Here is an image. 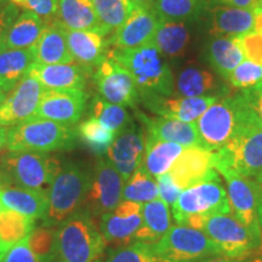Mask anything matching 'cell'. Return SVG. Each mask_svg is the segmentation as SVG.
<instances>
[{"label":"cell","mask_w":262,"mask_h":262,"mask_svg":"<svg viewBox=\"0 0 262 262\" xmlns=\"http://www.w3.org/2000/svg\"><path fill=\"white\" fill-rule=\"evenodd\" d=\"M97 90L108 102L123 107H135L140 94L131 74L122 64L106 56L94 74Z\"/></svg>","instance_id":"13"},{"label":"cell","mask_w":262,"mask_h":262,"mask_svg":"<svg viewBox=\"0 0 262 262\" xmlns=\"http://www.w3.org/2000/svg\"><path fill=\"white\" fill-rule=\"evenodd\" d=\"M94 262H102V261H101V260H100V258H98V260H96V261H94Z\"/></svg>","instance_id":"59"},{"label":"cell","mask_w":262,"mask_h":262,"mask_svg":"<svg viewBox=\"0 0 262 262\" xmlns=\"http://www.w3.org/2000/svg\"><path fill=\"white\" fill-rule=\"evenodd\" d=\"M107 34L114 33L130 17L137 6L131 0H91Z\"/></svg>","instance_id":"35"},{"label":"cell","mask_w":262,"mask_h":262,"mask_svg":"<svg viewBox=\"0 0 262 262\" xmlns=\"http://www.w3.org/2000/svg\"><path fill=\"white\" fill-rule=\"evenodd\" d=\"M107 56L129 72L140 98L152 95L169 96L173 90V75L155 42L135 49H111Z\"/></svg>","instance_id":"1"},{"label":"cell","mask_w":262,"mask_h":262,"mask_svg":"<svg viewBox=\"0 0 262 262\" xmlns=\"http://www.w3.org/2000/svg\"><path fill=\"white\" fill-rule=\"evenodd\" d=\"M62 163L40 152H9L0 156V182L48 194Z\"/></svg>","instance_id":"6"},{"label":"cell","mask_w":262,"mask_h":262,"mask_svg":"<svg viewBox=\"0 0 262 262\" xmlns=\"http://www.w3.org/2000/svg\"><path fill=\"white\" fill-rule=\"evenodd\" d=\"M0 199L5 208L21 212L29 217L44 219L48 210V194L0 182Z\"/></svg>","instance_id":"27"},{"label":"cell","mask_w":262,"mask_h":262,"mask_svg":"<svg viewBox=\"0 0 262 262\" xmlns=\"http://www.w3.org/2000/svg\"><path fill=\"white\" fill-rule=\"evenodd\" d=\"M106 262H160L153 244L134 242L111 251Z\"/></svg>","instance_id":"41"},{"label":"cell","mask_w":262,"mask_h":262,"mask_svg":"<svg viewBox=\"0 0 262 262\" xmlns=\"http://www.w3.org/2000/svg\"><path fill=\"white\" fill-rule=\"evenodd\" d=\"M5 97H6V94L3 90H0V106H2L3 102H4Z\"/></svg>","instance_id":"55"},{"label":"cell","mask_w":262,"mask_h":262,"mask_svg":"<svg viewBox=\"0 0 262 262\" xmlns=\"http://www.w3.org/2000/svg\"><path fill=\"white\" fill-rule=\"evenodd\" d=\"M255 11L234 6H220L212 11L211 34L216 38H239L255 31Z\"/></svg>","instance_id":"26"},{"label":"cell","mask_w":262,"mask_h":262,"mask_svg":"<svg viewBox=\"0 0 262 262\" xmlns=\"http://www.w3.org/2000/svg\"><path fill=\"white\" fill-rule=\"evenodd\" d=\"M0 209H2V199H0Z\"/></svg>","instance_id":"60"},{"label":"cell","mask_w":262,"mask_h":262,"mask_svg":"<svg viewBox=\"0 0 262 262\" xmlns=\"http://www.w3.org/2000/svg\"><path fill=\"white\" fill-rule=\"evenodd\" d=\"M6 253H8V251H5L4 249H3L2 247H0V261L3 260V257L5 256V254H6Z\"/></svg>","instance_id":"56"},{"label":"cell","mask_w":262,"mask_h":262,"mask_svg":"<svg viewBox=\"0 0 262 262\" xmlns=\"http://www.w3.org/2000/svg\"><path fill=\"white\" fill-rule=\"evenodd\" d=\"M214 168L226 180L229 205H232L235 219L248 229L256 247H258L262 243V232L258 222L256 193L253 182L235 171L227 163L219 159L216 155Z\"/></svg>","instance_id":"9"},{"label":"cell","mask_w":262,"mask_h":262,"mask_svg":"<svg viewBox=\"0 0 262 262\" xmlns=\"http://www.w3.org/2000/svg\"><path fill=\"white\" fill-rule=\"evenodd\" d=\"M26 5L27 10L35 12L47 22L57 18L58 0H26Z\"/></svg>","instance_id":"47"},{"label":"cell","mask_w":262,"mask_h":262,"mask_svg":"<svg viewBox=\"0 0 262 262\" xmlns=\"http://www.w3.org/2000/svg\"><path fill=\"white\" fill-rule=\"evenodd\" d=\"M0 262H48V261L42 260V258L37 256V255L33 253L31 249L28 248V245L26 244V242L24 241L21 242V243L14 245V247L10 249Z\"/></svg>","instance_id":"48"},{"label":"cell","mask_w":262,"mask_h":262,"mask_svg":"<svg viewBox=\"0 0 262 262\" xmlns=\"http://www.w3.org/2000/svg\"><path fill=\"white\" fill-rule=\"evenodd\" d=\"M27 74L37 79L47 90H84L86 85V71L78 63L42 64L33 62Z\"/></svg>","instance_id":"21"},{"label":"cell","mask_w":262,"mask_h":262,"mask_svg":"<svg viewBox=\"0 0 262 262\" xmlns=\"http://www.w3.org/2000/svg\"><path fill=\"white\" fill-rule=\"evenodd\" d=\"M239 120L232 139L215 155L251 181L262 178V125L239 101Z\"/></svg>","instance_id":"4"},{"label":"cell","mask_w":262,"mask_h":262,"mask_svg":"<svg viewBox=\"0 0 262 262\" xmlns=\"http://www.w3.org/2000/svg\"><path fill=\"white\" fill-rule=\"evenodd\" d=\"M158 196V185L155 181V178L143 166H140L131 175L123 189V198L125 201L140 203V204L155 201Z\"/></svg>","instance_id":"37"},{"label":"cell","mask_w":262,"mask_h":262,"mask_svg":"<svg viewBox=\"0 0 262 262\" xmlns=\"http://www.w3.org/2000/svg\"><path fill=\"white\" fill-rule=\"evenodd\" d=\"M201 231L220 248L222 255L229 258H243L250 254L256 244L250 233L235 216L216 214L203 221Z\"/></svg>","instance_id":"12"},{"label":"cell","mask_w":262,"mask_h":262,"mask_svg":"<svg viewBox=\"0 0 262 262\" xmlns=\"http://www.w3.org/2000/svg\"><path fill=\"white\" fill-rule=\"evenodd\" d=\"M124 179L108 159H98L95 164L91 182L84 206L94 219L102 217L122 202Z\"/></svg>","instance_id":"11"},{"label":"cell","mask_w":262,"mask_h":262,"mask_svg":"<svg viewBox=\"0 0 262 262\" xmlns=\"http://www.w3.org/2000/svg\"><path fill=\"white\" fill-rule=\"evenodd\" d=\"M247 60L262 66V33L250 32L238 38Z\"/></svg>","instance_id":"45"},{"label":"cell","mask_w":262,"mask_h":262,"mask_svg":"<svg viewBox=\"0 0 262 262\" xmlns=\"http://www.w3.org/2000/svg\"><path fill=\"white\" fill-rule=\"evenodd\" d=\"M48 22L40 16L25 10L16 18L11 27L0 42V48L5 49H32L47 28Z\"/></svg>","instance_id":"28"},{"label":"cell","mask_w":262,"mask_h":262,"mask_svg":"<svg viewBox=\"0 0 262 262\" xmlns=\"http://www.w3.org/2000/svg\"><path fill=\"white\" fill-rule=\"evenodd\" d=\"M35 228V219L9 208L0 209V247L9 251L24 242Z\"/></svg>","instance_id":"32"},{"label":"cell","mask_w":262,"mask_h":262,"mask_svg":"<svg viewBox=\"0 0 262 262\" xmlns=\"http://www.w3.org/2000/svg\"><path fill=\"white\" fill-rule=\"evenodd\" d=\"M171 224L169 205L156 198L142 205V224L137 229L134 242L156 244L168 232Z\"/></svg>","instance_id":"30"},{"label":"cell","mask_w":262,"mask_h":262,"mask_svg":"<svg viewBox=\"0 0 262 262\" xmlns=\"http://www.w3.org/2000/svg\"><path fill=\"white\" fill-rule=\"evenodd\" d=\"M201 0H155V10L162 21L183 22L198 14Z\"/></svg>","instance_id":"40"},{"label":"cell","mask_w":262,"mask_h":262,"mask_svg":"<svg viewBox=\"0 0 262 262\" xmlns=\"http://www.w3.org/2000/svg\"><path fill=\"white\" fill-rule=\"evenodd\" d=\"M34 57L42 64H70L75 63L68 48L66 31L57 19L48 22L47 28L34 45Z\"/></svg>","instance_id":"24"},{"label":"cell","mask_w":262,"mask_h":262,"mask_svg":"<svg viewBox=\"0 0 262 262\" xmlns=\"http://www.w3.org/2000/svg\"><path fill=\"white\" fill-rule=\"evenodd\" d=\"M226 79L237 89H249L262 81V66L245 58Z\"/></svg>","instance_id":"43"},{"label":"cell","mask_w":262,"mask_h":262,"mask_svg":"<svg viewBox=\"0 0 262 262\" xmlns=\"http://www.w3.org/2000/svg\"><path fill=\"white\" fill-rule=\"evenodd\" d=\"M57 22L70 31H91L106 35L91 0H58Z\"/></svg>","instance_id":"25"},{"label":"cell","mask_w":262,"mask_h":262,"mask_svg":"<svg viewBox=\"0 0 262 262\" xmlns=\"http://www.w3.org/2000/svg\"><path fill=\"white\" fill-rule=\"evenodd\" d=\"M19 16L18 6L14 3H8V4L0 8V42L4 39L5 34L11 27L12 24Z\"/></svg>","instance_id":"49"},{"label":"cell","mask_w":262,"mask_h":262,"mask_svg":"<svg viewBox=\"0 0 262 262\" xmlns=\"http://www.w3.org/2000/svg\"><path fill=\"white\" fill-rule=\"evenodd\" d=\"M34 61L33 48H0V90L9 94L27 75Z\"/></svg>","instance_id":"29"},{"label":"cell","mask_w":262,"mask_h":262,"mask_svg":"<svg viewBox=\"0 0 262 262\" xmlns=\"http://www.w3.org/2000/svg\"><path fill=\"white\" fill-rule=\"evenodd\" d=\"M239 101L256 122L262 125V81L238 95Z\"/></svg>","instance_id":"44"},{"label":"cell","mask_w":262,"mask_h":262,"mask_svg":"<svg viewBox=\"0 0 262 262\" xmlns=\"http://www.w3.org/2000/svg\"><path fill=\"white\" fill-rule=\"evenodd\" d=\"M77 141L78 131L74 126L34 117L8 127L6 149L12 152L51 153L73 149Z\"/></svg>","instance_id":"5"},{"label":"cell","mask_w":262,"mask_h":262,"mask_svg":"<svg viewBox=\"0 0 262 262\" xmlns=\"http://www.w3.org/2000/svg\"><path fill=\"white\" fill-rule=\"evenodd\" d=\"M137 8L155 9V0H131Z\"/></svg>","instance_id":"53"},{"label":"cell","mask_w":262,"mask_h":262,"mask_svg":"<svg viewBox=\"0 0 262 262\" xmlns=\"http://www.w3.org/2000/svg\"><path fill=\"white\" fill-rule=\"evenodd\" d=\"M216 2L227 6L253 10V11L262 8V0H216Z\"/></svg>","instance_id":"50"},{"label":"cell","mask_w":262,"mask_h":262,"mask_svg":"<svg viewBox=\"0 0 262 262\" xmlns=\"http://www.w3.org/2000/svg\"><path fill=\"white\" fill-rule=\"evenodd\" d=\"M176 88L183 97L204 96L215 88V78L208 71L189 67L180 73Z\"/></svg>","instance_id":"38"},{"label":"cell","mask_w":262,"mask_h":262,"mask_svg":"<svg viewBox=\"0 0 262 262\" xmlns=\"http://www.w3.org/2000/svg\"><path fill=\"white\" fill-rule=\"evenodd\" d=\"M8 3H10V0H0V8L8 4Z\"/></svg>","instance_id":"57"},{"label":"cell","mask_w":262,"mask_h":262,"mask_svg":"<svg viewBox=\"0 0 262 262\" xmlns=\"http://www.w3.org/2000/svg\"><path fill=\"white\" fill-rule=\"evenodd\" d=\"M78 137L96 155L107 153V149L116 139V134L108 130L95 118L90 117L77 127Z\"/></svg>","instance_id":"39"},{"label":"cell","mask_w":262,"mask_h":262,"mask_svg":"<svg viewBox=\"0 0 262 262\" xmlns=\"http://www.w3.org/2000/svg\"><path fill=\"white\" fill-rule=\"evenodd\" d=\"M6 142H8V127L0 125V153L6 148Z\"/></svg>","instance_id":"52"},{"label":"cell","mask_w":262,"mask_h":262,"mask_svg":"<svg viewBox=\"0 0 262 262\" xmlns=\"http://www.w3.org/2000/svg\"><path fill=\"white\" fill-rule=\"evenodd\" d=\"M104 245L95 219L80 209L57 226L54 262H94L103 254Z\"/></svg>","instance_id":"3"},{"label":"cell","mask_w":262,"mask_h":262,"mask_svg":"<svg viewBox=\"0 0 262 262\" xmlns=\"http://www.w3.org/2000/svg\"><path fill=\"white\" fill-rule=\"evenodd\" d=\"M188 41V29L183 22L160 19L153 42L164 57L176 58L182 56Z\"/></svg>","instance_id":"33"},{"label":"cell","mask_w":262,"mask_h":262,"mask_svg":"<svg viewBox=\"0 0 262 262\" xmlns=\"http://www.w3.org/2000/svg\"><path fill=\"white\" fill-rule=\"evenodd\" d=\"M55 232L56 229H54V227L41 226L33 229L25 242L37 256L48 262H54Z\"/></svg>","instance_id":"42"},{"label":"cell","mask_w":262,"mask_h":262,"mask_svg":"<svg viewBox=\"0 0 262 262\" xmlns=\"http://www.w3.org/2000/svg\"><path fill=\"white\" fill-rule=\"evenodd\" d=\"M142 224V204L130 201L120 202L112 211L101 217L100 231L104 241L118 245L134 242Z\"/></svg>","instance_id":"18"},{"label":"cell","mask_w":262,"mask_h":262,"mask_svg":"<svg viewBox=\"0 0 262 262\" xmlns=\"http://www.w3.org/2000/svg\"><path fill=\"white\" fill-rule=\"evenodd\" d=\"M214 262H233V261H228V260H217V261H214Z\"/></svg>","instance_id":"58"},{"label":"cell","mask_w":262,"mask_h":262,"mask_svg":"<svg viewBox=\"0 0 262 262\" xmlns=\"http://www.w3.org/2000/svg\"><path fill=\"white\" fill-rule=\"evenodd\" d=\"M141 100L150 112L160 117L173 118L186 123H195L219 98L215 96L168 98L162 95H152L141 97Z\"/></svg>","instance_id":"20"},{"label":"cell","mask_w":262,"mask_h":262,"mask_svg":"<svg viewBox=\"0 0 262 262\" xmlns=\"http://www.w3.org/2000/svg\"><path fill=\"white\" fill-rule=\"evenodd\" d=\"M153 247L160 262H193L222 255L204 232L183 225L171 226Z\"/></svg>","instance_id":"8"},{"label":"cell","mask_w":262,"mask_h":262,"mask_svg":"<svg viewBox=\"0 0 262 262\" xmlns=\"http://www.w3.org/2000/svg\"><path fill=\"white\" fill-rule=\"evenodd\" d=\"M139 118L146 125L149 136L179 143L185 148L189 147L203 148L195 123H186L166 117H147L143 113H139Z\"/></svg>","instance_id":"22"},{"label":"cell","mask_w":262,"mask_h":262,"mask_svg":"<svg viewBox=\"0 0 262 262\" xmlns=\"http://www.w3.org/2000/svg\"><path fill=\"white\" fill-rule=\"evenodd\" d=\"M146 139L139 126H126L107 149L108 160L116 166L124 181L129 180L140 166H142L145 156Z\"/></svg>","instance_id":"17"},{"label":"cell","mask_w":262,"mask_h":262,"mask_svg":"<svg viewBox=\"0 0 262 262\" xmlns=\"http://www.w3.org/2000/svg\"><path fill=\"white\" fill-rule=\"evenodd\" d=\"M239 120L237 97L224 98L211 104L195 122L203 148L216 152L232 139Z\"/></svg>","instance_id":"10"},{"label":"cell","mask_w":262,"mask_h":262,"mask_svg":"<svg viewBox=\"0 0 262 262\" xmlns=\"http://www.w3.org/2000/svg\"><path fill=\"white\" fill-rule=\"evenodd\" d=\"M183 152V146L169 141L147 136L142 166L153 178L168 172L173 162Z\"/></svg>","instance_id":"31"},{"label":"cell","mask_w":262,"mask_h":262,"mask_svg":"<svg viewBox=\"0 0 262 262\" xmlns=\"http://www.w3.org/2000/svg\"><path fill=\"white\" fill-rule=\"evenodd\" d=\"M209 60L219 74L227 78L245 60L238 38H215L209 47Z\"/></svg>","instance_id":"34"},{"label":"cell","mask_w":262,"mask_h":262,"mask_svg":"<svg viewBox=\"0 0 262 262\" xmlns=\"http://www.w3.org/2000/svg\"><path fill=\"white\" fill-rule=\"evenodd\" d=\"M45 90L37 79L26 75L6 95L4 102L0 106V125L10 127L34 118Z\"/></svg>","instance_id":"15"},{"label":"cell","mask_w":262,"mask_h":262,"mask_svg":"<svg viewBox=\"0 0 262 262\" xmlns=\"http://www.w3.org/2000/svg\"><path fill=\"white\" fill-rule=\"evenodd\" d=\"M253 182V186L256 193V201H257V214H258V222H260V227L262 232V178Z\"/></svg>","instance_id":"51"},{"label":"cell","mask_w":262,"mask_h":262,"mask_svg":"<svg viewBox=\"0 0 262 262\" xmlns=\"http://www.w3.org/2000/svg\"><path fill=\"white\" fill-rule=\"evenodd\" d=\"M160 18L155 9L136 8L113 33L108 44L113 49H135L153 41Z\"/></svg>","instance_id":"19"},{"label":"cell","mask_w":262,"mask_h":262,"mask_svg":"<svg viewBox=\"0 0 262 262\" xmlns=\"http://www.w3.org/2000/svg\"><path fill=\"white\" fill-rule=\"evenodd\" d=\"M214 159V152L201 147H189L173 162L169 173L181 191L202 182L219 181Z\"/></svg>","instance_id":"16"},{"label":"cell","mask_w":262,"mask_h":262,"mask_svg":"<svg viewBox=\"0 0 262 262\" xmlns=\"http://www.w3.org/2000/svg\"><path fill=\"white\" fill-rule=\"evenodd\" d=\"M216 214H231V205L220 181H206L185 189L172 205L179 225L201 229L203 221Z\"/></svg>","instance_id":"7"},{"label":"cell","mask_w":262,"mask_h":262,"mask_svg":"<svg viewBox=\"0 0 262 262\" xmlns=\"http://www.w3.org/2000/svg\"><path fill=\"white\" fill-rule=\"evenodd\" d=\"M90 112L91 117L116 135L129 126L130 116L125 108L108 102L104 98L95 97L90 104Z\"/></svg>","instance_id":"36"},{"label":"cell","mask_w":262,"mask_h":262,"mask_svg":"<svg viewBox=\"0 0 262 262\" xmlns=\"http://www.w3.org/2000/svg\"><path fill=\"white\" fill-rule=\"evenodd\" d=\"M64 31L74 62L86 72L96 68L107 56L106 35L91 31H70L66 28Z\"/></svg>","instance_id":"23"},{"label":"cell","mask_w":262,"mask_h":262,"mask_svg":"<svg viewBox=\"0 0 262 262\" xmlns=\"http://www.w3.org/2000/svg\"><path fill=\"white\" fill-rule=\"evenodd\" d=\"M86 103L84 90H45L34 117L74 126L84 116Z\"/></svg>","instance_id":"14"},{"label":"cell","mask_w":262,"mask_h":262,"mask_svg":"<svg viewBox=\"0 0 262 262\" xmlns=\"http://www.w3.org/2000/svg\"><path fill=\"white\" fill-rule=\"evenodd\" d=\"M91 176L93 170L86 164L75 160L62 164L48 191V210L41 226L57 227L83 209Z\"/></svg>","instance_id":"2"},{"label":"cell","mask_w":262,"mask_h":262,"mask_svg":"<svg viewBox=\"0 0 262 262\" xmlns=\"http://www.w3.org/2000/svg\"><path fill=\"white\" fill-rule=\"evenodd\" d=\"M11 3H14L18 6V8H24L27 10V5H26V0H10Z\"/></svg>","instance_id":"54"},{"label":"cell","mask_w":262,"mask_h":262,"mask_svg":"<svg viewBox=\"0 0 262 262\" xmlns=\"http://www.w3.org/2000/svg\"><path fill=\"white\" fill-rule=\"evenodd\" d=\"M157 185H158L159 198L168 205L175 204V202L178 201L180 194L182 193L181 189L172 181L169 171L157 178Z\"/></svg>","instance_id":"46"}]
</instances>
